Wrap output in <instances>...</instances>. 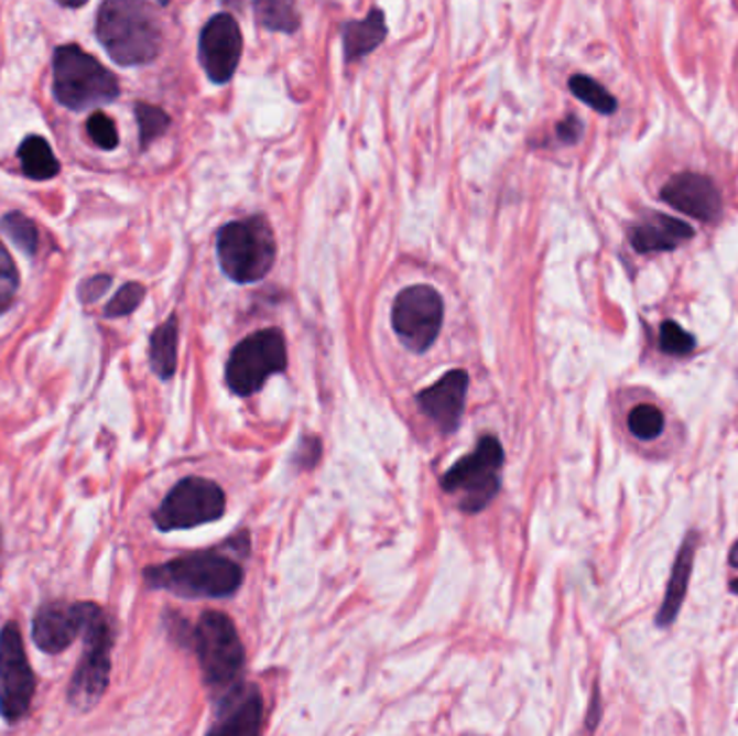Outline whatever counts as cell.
I'll return each instance as SVG.
<instances>
[{
	"label": "cell",
	"instance_id": "cell-1",
	"mask_svg": "<svg viewBox=\"0 0 738 736\" xmlns=\"http://www.w3.org/2000/svg\"><path fill=\"white\" fill-rule=\"evenodd\" d=\"M96 35L108 56L123 67L148 65L162 48L159 15L145 0H105Z\"/></svg>",
	"mask_w": 738,
	"mask_h": 736
},
{
	"label": "cell",
	"instance_id": "cell-2",
	"mask_svg": "<svg viewBox=\"0 0 738 736\" xmlns=\"http://www.w3.org/2000/svg\"><path fill=\"white\" fill-rule=\"evenodd\" d=\"M150 587L166 589L182 598H225L242 585V569L218 551L191 553L143 573Z\"/></svg>",
	"mask_w": 738,
	"mask_h": 736
},
{
	"label": "cell",
	"instance_id": "cell-3",
	"mask_svg": "<svg viewBox=\"0 0 738 736\" xmlns=\"http://www.w3.org/2000/svg\"><path fill=\"white\" fill-rule=\"evenodd\" d=\"M53 91L56 102L69 110L108 105L121 94L117 76L76 44L61 46L54 53Z\"/></svg>",
	"mask_w": 738,
	"mask_h": 736
},
{
	"label": "cell",
	"instance_id": "cell-4",
	"mask_svg": "<svg viewBox=\"0 0 738 736\" xmlns=\"http://www.w3.org/2000/svg\"><path fill=\"white\" fill-rule=\"evenodd\" d=\"M216 256L223 272L236 283H256L272 270L276 242L264 216L231 220L218 229Z\"/></svg>",
	"mask_w": 738,
	"mask_h": 736
},
{
	"label": "cell",
	"instance_id": "cell-5",
	"mask_svg": "<svg viewBox=\"0 0 738 736\" xmlns=\"http://www.w3.org/2000/svg\"><path fill=\"white\" fill-rule=\"evenodd\" d=\"M85 652L67 689V700L78 711H91L106 693L110 681V650L115 643V625L105 609L91 603L85 625Z\"/></svg>",
	"mask_w": 738,
	"mask_h": 736
},
{
	"label": "cell",
	"instance_id": "cell-6",
	"mask_svg": "<svg viewBox=\"0 0 738 736\" xmlns=\"http://www.w3.org/2000/svg\"><path fill=\"white\" fill-rule=\"evenodd\" d=\"M503 461L506 454L499 439L486 434L479 439L474 454L465 456L443 475L441 486L443 490L460 497V510L465 515H477L495 499L501 486L499 475Z\"/></svg>",
	"mask_w": 738,
	"mask_h": 736
},
{
	"label": "cell",
	"instance_id": "cell-7",
	"mask_svg": "<svg viewBox=\"0 0 738 736\" xmlns=\"http://www.w3.org/2000/svg\"><path fill=\"white\" fill-rule=\"evenodd\" d=\"M204 679L210 686H231L245 668V648L234 623L220 611H206L191 632Z\"/></svg>",
	"mask_w": 738,
	"mask_h": 736
},
{
	"label": "cell",
	"instance_id": "cell-8",
	"mask_svg": "<svg viewBox=\"0 0 738 736\" xmlns=\"http://www.w3.org/2000/svg\"><path fill=\"white\" fill-rule=\"evenodd\" d=\"M287 368V346L279 328H264L242 339L227 364V385L236 396H253L272 374Z\"/></svg>",
	"mask_w": 738,
	"mask_h": 736
},
{
	"label": "cell",
	"instance_id": "cell-9",
	"mask_svg": "<svg viewBox=\"0 0 738 736\" xmlns=\"http://www.w3.org/2000/svg\"><path fill=\"white\" fill-rule=\"evenodd\" d=\"M225 512L223 488L206 477H186L171 488L159 510L154 523L160 531L193 529L214 523Z\"/></svg>",
	"mask_w": 738,
	"mask_h": 736
},
{
	"label": "cell",
	"instance_id": "cell-10",
	"mask_svg": "<svg viewBox=\"0 0 738 736\" xmlns=\"http://www.w3.org/2000/svg\"><path fill=\"white\" fill-rule=\"evenodd\" d=\"M35 689V674L26 659L20 627L7 623L0 631V717L7 724L24 719L31 711Z\"/></svg>",
	"mask_w": 738,
	"mask_h": 736
},
{
	"label": "cell",
	"instance_id": "cell-11",
	"mask_svg": "<svg viewBox=\"0 0 738 736\" xmlns=\"http://www.w3.org/2000/svg\"><path fill=\"white\" fill-rule=\"evenodd\" d=\"M443 299L430 285H413L398 294L393 303V328L413 353H425L443 326Z\"/></svg>",
	"mask_w": 738,
	"mask_h": 736
},
{
	"label": "cell",
	"instance_id": "cell-12",
	"mask_svg": "<svg viewBox=\"0 0 738 736\" xmlns=\"http://www.w3.org/2000/svg\"><path fill=\"white\" fill-rule=\"evenodd\" d=\"M242 31L234 15L218 13L199 37V61L214 85H227L242 58Z\"/></svg>",
	"mask_w": 738,
	"mask_h": 736
},
{
	"label": "cell",
	"instance_id": "cell-13",
	"mask_svg": "<svg viewBox=\"0 0 738 736\" xmlns=\"http://www.w3.org/2000/svg\"><path fill=\"white\" fill-rule=\"evenodd\" d=\"M91 603H65L54 600L40 607L33 620V639L40 650L58 654L76 641L85 631Z\"/></svg>",
	"mask_w": 738,
	"mask_h": 736
},
{
	"label": "cell",
	"instance_id": "cell-14",
	"mask_svg": "<svg viewBox=\"0 0 738 736\" xmlns=\"http://www.w3.org/2000/svg\"><path fill=\"white\" fill-rule=\"evenodd\" d=\"M467 389H469V374L465 369H452L436 385L427 387L417 396V404L423 415L434 421V425L443 434H452L458 430L463 420Z\"/></svg>",
	"mask_w": 738,
	"mask_h": 736
},
{
	"label": "cell",
	"instance_id": "cell-15",
	"mask_svg": "<svg viewBox=\"0 0 738 736\" xmlns=\"http://www.w3.org/2000/svg\"><path fill=\"white\" fill-rule=\"evenodd\" d=\"M661 199L674 210L688 214L697 220H715L721 214V195L710 177L699 173H679L663 191Z\"/></svg>",
	"mask_w": 738,
	"mask_h": 736
},
{
	"label": "cell",
	"instance_id": "cell-16",
	"mask_svg": "<svg viewBox=\"0 0 738 736\" xmlns=\"http://www.w3.org/2000/svg\"><path fill=\"white\" fill-rule=\"evenodd\" d=\"M262 695L251 684H231L218 704L211 735H258L262 726Z\"/></svg>",
	"mask_w": 738,
	"mask_h": 736
},
{
	"label": "cell",
	"instance_id": "cell-17",
	"mask_svg": "<svg viewBox=\"0 0 738 736\" xmlns=\"http://www.w3.org/2000/svg\"><path fill=\"white\" fill-rule=\"evenodd\" d=\"M693 234V227L685 220L672 218L668 214H650L631 229V245L637 253L643 256L674 251L691 240Z\"/></svg>",
	"mask_w": 738,
	"mask_h": 736
},
{
	"label": "cell",
	"instance_id": "cell-18",
	"mask_svg": "<svg viewBox=\"0 0 738 736\" xmlns=\"http://www.w3.org/2000/svg\"><path fill=\"white\" fill-rule=\"evenodd\" d=\"M695 546H697V533L691 531L686 533L685 542L676 555V562H674V569H672V575H670V583H668V589H665V598H663V605L656 614V625L661 629L670 627L676 623L679 618V611L685 603L686 589H688V578H691V573H693V560H695Z\"/></svg>",
	"mask_w": 738,
	"mask_h": 736
},
{
	"label": "cell",
	"instance_id": "cell-19",
	"mask_svg": "<svg viewBox=\"0 0 738 736\" xmlns=\"http://www.w3.org/2000/svg\"><path fill=\"white\" fill-rule=\"evenodd\" d=\"M344 53L348 61H359L373 53L387 40V22L380 9H371L363 20H352L344 26Z\"/></svg>",
	"mask_w": 738,
	"mask_h": 736
},
{
	"label": "cell",
	"instance_id": "cell-20",
	"mask_svg": "<svg viewBox=\"0 0 738 736\" xmlns=\"http://www.w3.org/2000/svg\"><path fill=\"white\" fill-rule=\"evenodd\" d=\"M18 159H20L24 175L35 182L53 180L61 169L48 141L37 134H31L22 141V145L18 148Z\"/></svg>",
	"mask_w": 738,
	"mask_h": 736
},
{
	"label": "cell",
	"instance_id": "cell-21",
	"mask_svg": "<svg viewBox=\"0 0 738 736\" xmlns=\"http://www.w3.org/2000/svg\"><path fill=\"white\" fill-rule=\"evenodd\" d=\"M177 317L171 316L152 333L150 364L162 380H169L177 369Z\"/></svg>",
	"mask_w": 738,
	"mask_h": 736
},
{
	"label": "cell",
	"instance_id": "cell-22",
	"mask_svg": "<svg viewBox=\"0 0 738 736\" xmlns=\"http://www.w3.org/2000/svg\"><path fill=\"white\" fill-rule=\"evenodd\" d=\"M253 11L265 31L292 35L301 29L296 0H253Z\"/></svg>",
	"mask_w": 738,
	"mask_h": 736
},
{
	"label": "cell",
	"instance_id": "cell-23",
	"mask_svg": "<svg viewBox=\"0 0 738 736\" xmlns=\"http://www.w3.org/2000/svg\"><path fill=\"white\" fill-rule=\"evenodd\" d=\"M0 229L4 236L29 258H33L40 249V229L37 225L24 216L22 212H9L0 218Z\"/></svg>",
	"mask_w": 738,
	"mask_h": 736
},
{
	"label": "cell",
	"instance_id": "cell-24",
	"mask_svg": "<svg viewBox=\"0 0 738 736\" xmlns=\"http://www.w3.org/2000/svg\"><path fill=\"white\" fill-rule=\"evenodd\" d=\"M568 87H571V91H573L575 98H579L583 105L594 108V110L600 112V115H611V112H616V108H618V100H616V98H614L600 83H596V80L589 78V76L575 74V76L571 78Z\"/></svg>",
	"mask_w": 738,
	"mask_h": 736
},
{
	"label": "cell",
	"instance_id": "cell-25",
	"mask_svg": "<svg viewBox=\"0 0 738 736\" xmlns=\"http://www.w3.org/2000/svg\"><path fill=\"white\" fill-rule=\"evenodd\" d=\"M629 430L637 441H654L665 430V415L654 404H639L629 413Z\"/></svg>",
	"mask_w": 738,
	"mask_h": 736
},
{
	"label": "cell",
	"instance_id": "cell-26",
	"mask_svg": "<svg viewBox=\"0 0 738 736\" xmlns=\"http://www.w3.org/2000/svg\"><path fill=\"white\" fill-rule=\"evenodd\" d=\"M134 115H137V121H139L141 148H150L171 126V117L159 106L139 102L134 106Z\"/></svg>",
	"mask_w": 738,
	"mask_h": 736
},
{
	"label": "cell",
	"instance_id": "cell-27",
	"mask_svg": "<svg viewBox=\"0 0 738 736\" xmlns=\"http://www.w3.org/2000/svg\"><path fill=\"white\" fill-rule=\"evenodd\" d=\"M659 346L665 355H672V357H686L695 350V337L691 333H686L685 328L674 322V320H668L663 322L661 326V333H659Z\"/></svg>",
	"mask_w": 738,
	"mask_h": 736
},
{
	"label": "cell",
	"instance_id": "cell-28",
	"mask_svg": "<svg viewBox=\"0 0 738 736\" xmlns=\"http://www.w3.org/2000/svg\"><path fill=\"white\" fill-rule=\"evenodd\" d=\"M145 299V288L141 283H126L105 307L106 317L130 316L139 310Z\"/></svg>",
	"mask_w": 738,
	"mask_h": 736
},
{
	"label": "cell",
	"instance_id": "cell-29",
	"mask_svg": "<svg viewBox=\"0 0 738 736\" xmlns=\"http://www.w3.org/2000/svg\"><path fill=\"white\" fill-rule=\"evenodd\" d=\"M18 285H20V272L15 268V262L11 260L9 251L0 242V316L11 310Z\"/></svg>",
	"mask_w": 738,
	"mask_h": 736
},
{
	"label": "cell",
	"instance_id": "cell-30",
	"mask_svg": "<svg viewBox=\"0 0 738 736\" xmlns=\"http://www.w3.org/2000/svg\"><path fill=\"white\" fill-rule=\"evenodd\" d=\"M87 134L89 139L105 152H110L119 145V132L115 121L105 115V112H94L87 119Z\"/></svg>",
	"mask_w": 738,
	"mask_h": 736
},
{
	"label": "cell",
	"instance_id": "cell-31",
	"mask_svg": "<svg viewBox=\"0 0 738 736\" xmlns=\"http://www.w3.org/2000/svg\"><path fill=\"white\" fill-rule=\"evenodd\" d=\"M110 283H112V277H110V274H96V277L83 281L80 288H78V299H80V303L91 305V303L100 301L102 294L110 288Z\"/></svg>",
	"mask_w": 738,
	"mask_h": 736
},
{
	"label": "cell",
	"instance_id": "cell-32",
	"mask_svg": "<svg viewBox=\"0 0 738 736\" xmlns=\"http://www.w3.org/2000/svg\"><path fill=\"white\" fill-rule=\"evenodd\" d=\"M580 134H583V123H580L579 117L571 115L564 121H560V126H557L560 141H564V143H577Z\"/></svg>",
	"mask_w": 738,
	"mask_h": 736
},
{
	"label": "cell",
	"instance_id": "cell-33",
	"mask_svg": "<svg viewBox=\"0 0 738 736\" xmlns=\"http://www.w3.org/2000/svg\"><path fill=\"white\" fill-rule=\"evenodd\" d=\"M61 7H69V9H78V7H83L85 2H89V0H56Z\"/></svg>",
	"mask_w": 738,
	"mask_h": 736
},
{
	"label": "cell",
	"instance_id": "cell-34",
	"mask_svg": "<svg viewBox=\"0 0 738 736\" xmlns=\"http://www.w3.org/2000/svg\"><path fill=\"white\" fill-rule=\"evenodd\" d=\"M730 564H732L735 569H738V542L732 546V551H730Z\"/></svg>",
	"mask_w": 738,
	"mask_h": 736
},
{
	"label": "cell",
	"instance_id": "cell-35",
	"mask_svg": "<svg viewBox=\"0 0 738 736\" xmlns=\"http://www.w3.org/2000/svg\"><path fill=\"white\" fill-rule=\"evenodd\" d=\"M730 589H732V592H735V594H738V578H735V581H732V583H730Z\"/></svg>",
	"mask_w": 738,
	"mask_h": 736
},
{
	"label": "cell",
	"instance_id": "cell-36",
	"mask_svg": "<svg viewBox=\"0 0 738 736\" xmlns=\"http://www.w3.org/2000/svg\"><path fill=\"white\" fill-rule=\"evenodd\" d=\"M159 2H160V4H162V7H164V4H169V2H171V0H159Z\"/></svg>",
	"mask_w": 738,
	"mask_h": 736
},
{
	"label": "cell",
	"instance_id": "cell-37",
	"mask_svg": "<svg viewBox=\"0 0 738 736\" xmlns=\"http://www.w3.org/2000/svg\"><path fill=\"white\" fill-rule=\"evenodd\" d=\"M0 549H2V533H0Z\"/></svg>",
	"mask_w": 738,
	"mask_h": 736
}]
</instances>
